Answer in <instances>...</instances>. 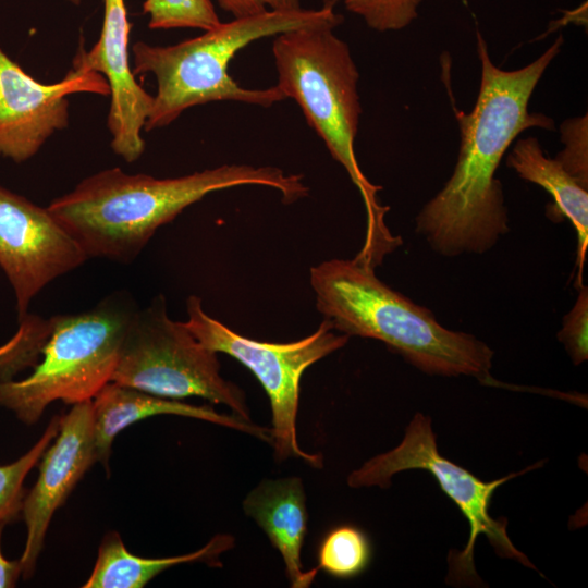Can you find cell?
Here are the masks:
<instances>
[{
    "label": "cell",
    "mask_w": 588,
    "mask_h": 588,
    "mask_svg": "<svg viewBox=\"0 0 588 588\" xmlns=\"http://www.w3.org/2000/svg\"><path fill=\"white\" fill-rule=\"evenodd\" d=\"M316 307L335 331L384 343L432 376L492 378L493 351L475 335L442 327L432 311L382 282L375 269L353 259L313 266Z\"/></svg>",
    "instance_id": "3957f363"
},
{
    "label": "cell",
    "mask_w": 588,
    "mask_h": 588,
    "mask_svg": "<svg viewBox=\"0 0 588 588\" xmlns=\"http://www.w3.org/2000/svg\"><path fill=\"white\" fill-rule=\"evenodd\" d=\"M76 93L109 96L105 77L71 69L59 82L45 84L26 73L0 48V156L24 162L69 124V99Z\"/></svg>",
    "instance_id": "8fae6325"
},
{
    "label": "cell",
    "mask_w": 588,
    "mask_h": 588,
    "mask_svg": "<svg viewBox=\"0 0 588 588\" xmlns=\"http://www.w3.org/2000/svg\"><path fill=\"white\" fill-rule=\"evenodd\" d=\"M4 526V524H0V588H10L15 586L22 575V565L20 560L10 561L2 554L1 536Z\"/></svg>",
    "instance_id": "484cf974"
},
{
    "label": "cell",
    "mask_w": 588,
    "mask_h": 588,
    "mask_svg": "<svg viewBox=\"0 0 588 588\" xmlns=\"http://www.w3.org/2000/svg\"><path fill=\"white\" fill-rule=\"evenodd\" d=\"M87 258L47 207L0 186V268L13 289L19 319L46 285Z\"/></svg>",
    "instance_id": "30bf717a"
},
{
    "label": "cell",
    "mask_w": 588,
    "mask_h": 588,
    "mask_svg": "<svg viewBox=\"0 0 588 588\" xmlns=\"http://www.w3.org/2000/svg\"><path fill=\"white\" fill-rule=\"evenodd\" d=\"M68 1H70L73 4H79V2H81V0H68Z\"/></svg>",
    "instance_id": "4316f807"
},
{
    "label": "cell",
    "mask_w": 588,
    "mask_h": 588,
    "mask_svg": "<svg viewBox=\"0 0 588 588\" xmlns=\"http://www.w3.org/2000/svg\"><path fill=\"white\" fill-rule=\"evenodd\" d=\"M186 311L187 320L184 323L204 346L238 360L264 388L272 413L271 445L275 460L283 462L299 457L310 466L320 468L321 455L306 453L297 442L301 379L308 367L342 348L350 336L335 333L332 323L323 319L316 331L297 341L260 342L241 335L210 317L196 295L187 298Z\"/></svg>",
    "instance_id": "9c48e42d"
},
{
    "label": "cell",
    "mask_w": 588,
    "mask_h": 588,
    "mask_svg": "<svg viewBox=\"0 0 588 588\" xmlns=\"http://www.w3.org/2000/svg\"><path fill=\"white\" fill-rule=\"evenodd\" d=\"M19 323L15 334L0 346V381L12 380L20 371L34 367L49 335L50 318L27 314Z\"/></svg>",
    "instance_id": "ffe728a7"
},
{
    "label": "cell",
    "mask_w": 588,
    "mask_h": 588,
    "mask_svg": "<svg viewBox=\"0 0 588 588\" xmlns=\"http://www.w3.org/2000/svg\"><path fill=\"white\" fill-rule=\"evenodd\" d=\"M39 462L38 478L25 495L21 513L26 526L25 546L20 559L25 579L34 574L56 511L97 462L90 401L73 404L66 414L60 416L58 434Z\"/></svg>",
    "instance_id": "7c38bea8"
},
{
    "label": "cell",
    "mask_w": 588,
    "mask_h": 588,
    "mask_svg": "<svg viewBox=\"0 0 588 588\" xmlns=\"http://www.w3.org/2000/svg\"><path fill=\"white\" fill-rule=\"evenodd\" d=\"M243 185L277 189L285 205L309 193L302 174L277 167L222 164L179 177L128 174L121 168L82 180L47 208L88 257L133 261L156 231L210 193Z\"/></svg>",
    "instance_id": "7a4b0ae2"
},
{
    "label": "cell",
    "mask_w": 588,
    "mask_h": 588,
    "mask_svg": "<svg viewBox=\"0 0 588 588\" xmlns=\"http://www.w3.org/2000/svg\"><path fill=\"white\" fill-rule=\"evenodd\" d=\"M135 310L125 295L114 294L89 310L50 317L41 359L26 378L0 381V407L32 425L54 401H90L111 381Z\"/></svg>",
    "instance_id": "8992f818"
},
{
    "label": "cell",
    "mask_w": 588,
    "mask_h": 588,
    "mask_svg": "<svg viewBox=\"0 0 588 588\" xmlns=\"http://www.w3.org/2000/svg\"><path fill=\"white\" fill-rule=\"evenodd\" d=\"M59 426L60 416H53L29 451L10 464L0 465V524L7 525L21 515L26 495L24 480L58 434Z\"/></svg>",
    "instance_id": "d6986e66"
},
{
    "label": "cell",
    "mask_w": 588,
    "mask_h": 588,
    "mask_svg": "<svg viewBox=\"0 0 588 588\" xmlns=\"http://www.w3.org/2000/svg\"><path fill=\"white\" fill-rule=\"evenodd\" d=\"M506 163L520 179L544 188L553 198L555 213L573 224L577 235L575 285L580 287L588 247V188L555 158L548 157L536 137L518 139L509 152Z\"/></svg>",
    "instance_id": "2e32d148"
},
{
    "label": "cell",
    "mask_w": 588,
    "mask_h": 588,
    "mask_svg": "<svg viewBox=\"0 0 588 588\" xmlns=\"http://www.w3.org/2000/svg\"><path fill=\"white\" fill-rule=\"evenodd\" d=\"M338 0H323L316 10L267 11L233 19L201 35L171 46L137 41L132 47L133 73H151L157 81L145 131L164 127L186 109L212 101H238L268 108L286 97L278 85L249 89L229 73L235 54L249 44L297 28L334 25L343 22L335 12Z\"/></svg>",
    "instance_id": "5b68a950"
},
{
    "label": "cell",
    "mask_w": 588,
    "mask_h": 588,
    "mask_svg": "<svg viewBox=\"0 0 588 588\" xmlns=\"http://www.w3.org/2000/svg\"><path fill=\"white\" fill-rule=\"evenodd\" d=\"M481 66L479 93L468 113L455 110L460 151L444 186L419 211L416 232L433 252L455 257L483 254L505 235L509 216L497 170L514 139L531 127L554 130L551 118L528 111L532 93L559 54L563 36L536 60L517 70H502L477 32Z\"/></svg>",
    "instance_id": "6da1fadb"
},
{
    "label": "cell",
    "mask_w": 588,
    "mask_h": 588,
    "mask_svg": "<svg viewBox=\"0 0 588 588\" xmlns=\"http://www.w3.org/2000/svg\"><path fill=\"white\" fill-rule=\"evenodd\" d=\"M421 0H344L345 8L377 32L400 30L418 16Z\"/></svg>",
    "instance_id": "7402d4cb"
},
{
    "label": "cell",
    "mask_w": 588,
    "mask_h": 588,
    "mask_svg": "<svg viewBox=\"0 0 588 588\" xmlns=\"http://www.w3.org/2000/svg\"><path fill=\"white\" fill-rule=\"evenodd\" d=\"M90 402L97 462L107 473L114 438L132 424L156 415L192 417L272 443L271 428L255 425L252 420H245L235 414H222L210 405H193L180 400L161 397L112 381L105 384Z\"/></svg>",
    "instance_id": "5bb4252c"
},
{
    "label": "cell",
    "mask_w": 588,
    "mask_h": 588,
    "mask_svg": "<svg viewBox=\"0 0 588 588\" xmlns=\"http://www.w3.org/2000/svg\"><path fill=\"white\" fill-rule=\"evenodd\" d=\"M217 2L234 19L253 16L267 11L289 12L302 9L299 0H217Z\"/></svg>",
    "instance_id": "d4e9b609"
},
{
    "label": "cell",
    "mask_w": 588,
    "mask_h": 588,
    "mask_svg": "<svg viewBox=\"0 0 588 588\" xmlns=\"http://www.w3.org/2000/svg\"><path fill=\"white\" fill-rule=\"evenodd\" d=\"M131 23L124 0H105L103 23L97 42L89 50L79 48L73 69L96 72L109 86L107 126L110 146L126 162L136 161L145 150L142 132L150 113L154 96L135 79L130 63Z\"/></svg>",
    "instance_id": "4fadbf2b"
},
{
    "label": "cell",
    "mask_w": 588,
    "mask_h": 588,
    "mask_svg": "<svg viewBox=\"0 0 588 588\" xmlns=\"http://www.w3.org/2000/svg\"><path fill=\"white\" fill-rule=\"evenodd\" d=\"M572 309L564 316L558 340L564 345L574 365L588 358V287L581 285Z\"/></svg>",
    "instance_id": "cb8c5ba5"
},
{
    "label": "cell",
    "mask_w": 588,
    "mask_h": 588,
    "mask_svg": "<svg viewBox=\"0 0 588 588\" xmlns=\"http://www.w3.org/2000/svg\"><path fill=\"white\" fill-rule=\"evenodd\" d=\"M371 555L369 538L362 529L350 524L339 525L322 538L317 568L335 578L348 579L367 568Z\"/></svg>",
    "instance_id": "ac0fdd59"
},
{
    "label": "cell",
    "mask_w": 588,
    "mask_h": 588,
    "mask_svg": "<svg viewBox=\"0 0 588 588\" xmlns=\"http://www.w3.org/2000/svg\"><path fill=\"white\" fill-rule=\"evenodd\" d=\"M111 381L172 400L198 396L250 420L243 390L220 375L218 353L168 316L163 295L135 310Z\"/></svg>",
    "instance_id": "52a82bcc"
},
{
    "label": "cell",
    "mask_w": 588,
    "mask_h": 588,
    "mask_svg": "<svg viewBox=\"0 0 588 588\" xmlns=\"http://www.w3.org/2000/svg\"><path fill=\"white\" fill-rule=\"evenodd\" d=\"M560 131L564 148L555 156V160L584 187L588 188L587 114L565 120Z\"/></svg>",
    "instance_id": "603a6c76"
},
{
    "label": "cell",
    "mask_w": 588,
    "mask_h": 588,
    "mask_svg": "<svg viewBox=\"0 0 588 588\" xmlns=\"http://www.w3.org/2000/svg\"><path fill=\"white\" fill-rule=\"evenodd\" d=\"M540 466L541 463L538 462L506 477L489 482L482 481L441 455L431 419L417 413L407 426L401 443L353 470L347 477V485L352 488L378 486L385 489L391 486V479L397 473L409 469L430 473L469 524V538L464 550H452L449 554L446 581L450 585L480 586V578L474 565V548L479 535L488 538L500 558L512 559L535 568L527 556L512 543L506 531V520L491 517L489 506L498 487Z\"/></svg>",
    "instance_id": "ba28073f"
},
{
    "label": "cell",
    "mask_w": 588,
    "mask_h": 588,
    "mask_svg": "<svg viewBox=\"0 0 588 588\" xmlns=\"http://www.w3.org/2000/svg\"><path fill=\"white\" fill-rule=\"evenodd\" d=\"M334 25L293 29L274 36L272 53L278 86L294 99L308 124L324 143L357 187L366 210V233L355 258L376 269L401 244L388 229L389 210L378 201L382 188L363 173L356 155L362 107L359 73L348 45L334 34Z\"/></svg>",
    "instance_id": "277c9868"
},
{
    "label": "cell",
    "mask_w": 588,
    "mask_h": 588,
    "mask_svg": "<svg viewBox=\"0 0 588 588\" xmlns=\"http://www.w3.org/2000/svg\"><path fill=\"white\" fill-rule=\"evenodd\" d=\"M143 12L152 29L198 28L208 30L221 21L212 0H145Z\"/></svg>",
    "instance_id": "44dd1931"
},
{
    "label": "cell",
    "mask_w": 588,
    "mask_h": 588,
    "mask_svg": "<svg viewBox=\"0 0 588 588\" xmlns=\"http://www.w3.org/2000/svg\"><path fill=\"white\" fill-rule=\"evenodd\" d=\"M229 534H217L197 551L169 558H142L132 554L117 531L105 535L95 566L84 588H143L163 571L186 563L201 562L221 567L220 555L234 547Z\"/></svg>",
    "instance_id": "e0dca14e"
},
{
    "label": "cell",
    "mask_w": 588,
    "mask_h": 588,
    "mask_svg": "<svg viewBox=\"0 0 588 588\" xmlns=\"http://www.w3.org/2000/svg\"><path fill=\"white\" fill-rule=\"evenodd\" d=\"M243 509L280 552L291 587L311 586L319 569H305L301 559L308 520L302 479L264 480L247 494Z\"/></svg>",
    "instance_id": "9a60e30c"
}]
</instances>
